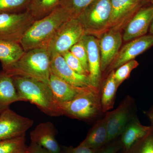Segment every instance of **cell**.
I'll return each mask as SVG.
<instances>
[{"label":"cell","mask_w":153,"mask_h":153,"mask_svg":"<svg viewBox=\"0 0 153 153\" xmlns=\"http://www.w3.org/2000/svg\"><path fill=\"white\" fill-rule=\"evenodd\" d=\"M71 18L65 9L58 6L46 16L35 20L19 43L25 52L36 48H47L57 30Z\"/></svg>","instance_id":"cell-1"},{"label":"cell","mask_w":153,"mask_h":153,"mask_svg":"<svg viewBox=\"0 0 153 153\" xmlns=\"http://www.w3.org/2000/svg\"><path fill=\"white\" fill-rule=\"evenodd\" d=\"M15 87L22 101L35 105L51 117L62 116L49 85L45 82L23 76H13Z\"/></svg>","instance_id":"cell-2"},{"label":"cell","mask_w":153,"mask_h":153,"mask_svg":"<svg viewBox=\"0 0 153 153\" xmlns=\"http://www.w3.org/2000/svg\"><path fill=\"white\" fill-rule=\"evenodd\" d=\"M51 57L46 47L25 52L16 63L2 70L11 76H20L39 80L49 85Z\"/></svg>","instance_id":"cell-3"},{"label":"cell","mask_w":153,"mask_h":153,"mask_svg":"<svg viewBox=\"0 0 153 153\" xmlns=\"http://www.w3.org/2000/svg\"><path fill=\"white\" fill-rule=\"evenodd\" d=\"M112 11L111 0H94L77 18L83 25L86 35L98 38L109 30Z\"/></svg>","instance_id":"cell-4"},{"label":"cell","mask_w":153,"mask_h":153,"mask_svg":"<svg viewBox=\"0 0 153 153\" xmlns=\"http://www.w3.org/2000/svg\"><path fill=\"white\" fill-rule=\"evenodd\" d=\"M62 115L80 120H89L102 111L99 89H91L70 101L58 102Z\"/></svg>","instance_id":"cell-5"},{"label":"cell","mask_w":153,"mask_h":153,"mask_svg":"<svg viewBox=\"0 0 153 153\" xmlns=\"http://www.w3.org/2000/svg\"><path fill=\"white\" fill-rule=\"evenodd\" d=\"M85 35L83 25L79 19H69L60 26L47 45V49L50 57L62 55L69 51Z\"/></svg>","instance_id":"cell-6"},{"label":"cell","mask_w":153,"mask_h":153,"mask_svg":"<svg viewBox=\"0 0 153 153\" xmlns=\"http://www.w3.org/2000/svg\"><path fill=\"white\" fill-rule=\"evenodd\" d=\"M35 19L28 10L0 13V40L19 43Z\"/></svg>","instance_id":"cell-7"},{"label":"cell","mask_w":153,"mask_h":153,"mask_svg":"<svg viewBox=\"0 0 153 153\" xmlns=\"http://www.w3.org/2000/svg\"><path fill=\"white\" fill-rule=\"evenodd\" d=\"M34 123L31 119L20 115L10 109L0 114V141L26 134Z\"/></svg>","instance_id":"cell-8"},{"label":"cell","mask_w":153,"mask_h":153,"mask_svg":"<svg viewBox=\"0 0 153 153\" xmlns=\"http://www.w3.org/2000/svg\"><path fill=\"white\" fill-rule=\"evenodd\" d=\"M112 16L109 30L120 31L149 0H111Z\"/></svg>","instance_id":"cell-9"},{"label":"cell","mask_w":153,"mask_h":153,"mask_svg":"<svg viewBox=\"0 0 153 153\" xmlns=\"http://www.w3.org/2000/svg\"><path fill=\"white\" fill-rule=\"evenodd\" d=\"M102 72L108 68L121 49L123 38L120 31L108 30L98 38Z\"/></svg>","instance_id":"cell-10"},{"label":"cell","mask_w":153,"mask_h":153,"mask_svg":"<svg viewBox=\"0 0 153 153\" xmlns=\"http://www.w3.org/2000/svg\"><path fill=\"white\" fill-rule=\"evenodd\" d=\"M153 46V35H145L128 41L121 48L112 63L108 67V72L115 70Z\"/></svg>","instance_id":"cell-11"},{"label":"cell","mask_w":153,"mask_h":153,"mask_svg":"<svg viewBox=\"0 0 153 153\" xmlns=\"http://www.w3.org/2000/svg\"><path fill=\"white\" fill-rule=\"evenodd\" d=\"M153 20V5L143 7L130 19L123 29V41L126 42L145 36Z\"/></svg>","instance_id":"cell-12"},{"label":"cell","mask_w":153,"mask_h":153,"mask_svg":"<svg viewBox=\"0 0 153 153\" xmlns=\"http://www.w3.org/2000/svg\"><path fill=\"white\" fill-rule=\"evenodd\" d=\"M82 39L87 50L89 81L93 87L99 89L102 71L98 39L92 35H85Z\"/></svg>","instance_id":"cell-13"},{"label":"cell","mask_w":153,"mask_h":153,"mask_svg":"<svg viewBox=\"0 0 153 153\" xmlns=\"http://www.w3.org/2000/svg\"><path fill=\"white\" fill-rule=\"evenodd\" d=\"M50 71L71 85L78 87L94 88L91 85L88 76L79 74L72 70L61 55H55L51 57Z\"/></svg>","instance_id":"cell-14"},{"label":"cell","mask_w":153,"mask_h":153,"mask_svg":"<svg viewBox=\"0 0 153 153\" xmlns=\"http://www.w3.org/2000/svg\"><path fill=\"white\" fill-rule=\"evenodd\" d=\"M57 131L50 122L38 124L30 133L31 142L41 146L52 153H61V149L56 140Z\"/></svg>","instance_id":"cell-15"},{"label":"cell","mask_w":153,"mask_h":153,"mask_svg":"<svg viewBox=\"0 0 153 153\" xmlns=\"http://www.w3.org/2000/svg\"><path fill=\"white\" fill-rule=\"evenodd\" d=\"M129 106L123 102L105 117L108 143L122 134L129 119Z\"/></svg>","instance_id":"cell-16"},{"label":"cell","mask_w":153,"mask_h":153,"mask_svg":"<svg viewBox=\"0 0 153 153\" xmlns=\"http://www.w3.org/2000/svg\"><path fill=\"white\" fill-rule=\"evenodd\" d=\"M49 85L58 102L70 101L90 89H97L93 87H78L71 85L52 73L50 74Z\"/></svg>","instance_id":"cell-17"},{"label":"cell","mask_w":153,"mask_h":153,"mask_svg":"<svg viewBox=\"0 0 153 153\" xmlns=\"http://www.w3.org/2000/svg\"><path fill=\"white\" fill-rule=\"evenodd\" d=\"M152 127L143 125L134 119L128 123L122 134L121 141L126 149L129 150L137 143L152 132Z\"/></svg>","instance_id":"cell-18"},{"label":"cell","mask_w":153,"mask_h":153,"mask_svg":"<svg viewBox=\"0 0 153 153\" xmlns=\"http://www.w3.org/2000/svg\"><path fill=\"white\" fill-rule=\"evenodd\" d=\"M22 101L17 92L12 76L0 71V114L10 108L12 103Z\"/></svg>","instance_id":"cell-19"},{"label":"cell","mask_w":153,"mask_h":153,"mask_svg":"<svg viewBox=\"0 0 153 153\" xmlns=\"http://www.w3.org/2000/svg\"><path fill=\"white\" fill-rule=\"evenodd\" d=\"M25 51L20 43L0 40V61L3 70H5L16 63Z\"/></svg>","instance_id":"cell-20"},{"label":"cell","mask_w":153,"mask_h":153,"mask_svg":"<svg viewBox=\"0 0 153 153\" xmlns=\"http://www.w3.org/2000/svg\"><path fill=\"white\" fill-rule=\"evenodd\" d=\"M108 134L105 118L97 122L80 145L98 150L107 143Z\"/></svg>","instance_id":"cell-21"},{"label":"cell","mask_w":153,"mask_h":153,"mask_svg":"<svg viewBox=\"0 0 153 153\" xmlns=\"http://www.w3.org/2000/svg\"><path fill=\"white\" fill-rule=\"evenodd\" d=\"M118 88L114 79V70H112L105 80L102 88L100 97L102 112H106L113 107Z\"/></svg>","instance_id":"cell-22"},{"label":"cell","mask_w":153,"mask_h":153,"mask_svg":"<svg viewBox=\"0 0 153 153\" xmlns=\"http://www.w3.org/2000/svg\"><path fill=\"white\" fill-rule=\"evenodd\" d=\"M60 0H31L27 10L35 19L46 16L59 6Z\"/></svg>","instance_id":"cell-23"},{"label":"cell","mask_w":153,"mask_h":153,"mask_svg":"<svg viewBox=\"0 0 153 153\" xmlns=\"http://www.w3.org/2000/svg\"><path fill=\"white\" fill-rule=\"evenodd\" d=\"M26 134L16 137L0 141V153H23L27 149Z\"/></svg>","instance_id":"cell-24"},{"label":"cell","mask_w":153,"mask_h":153,"mask_svg":"<svg viewBox=\"0 0 153 153\" xmlns=\"http://www.w3.org/2000/svg\"><path fill=\"white\" fill-rule=\"evenodd\" d=\"M94 0H60L59 5L65 9L72 18H76Z\"/></svg>","instance_id":"cell-25"},{"label":"cell","mask_w":153,"mask_h":153,"mask_svg":"<svg viewBox=\"0 0 153 153\" xmlns=\"http://www.w3.org/2000/svg\"><path fill=\"white\" fill-rule=\"evenodd\" d=\"M31 0H0V13H19L27 10Z\"/></svg>","instance_id":"cell-26"},{"label":"cell","mask_w":153,"mask_h":153,"mask_svg":"<svg viewBox=\"0 0 153 153\" xmlns=\"http://www.w3.org/2000/svg\"><path fill=\"white\" fill-rule=\"evenodd\" d=\"M139 65L138 62L134 59L123 64L114 70V79L118 87L128 78L132 70Z\"/></svg>","instance_id":"cell-27"},{"label":"cell","mask_w":153,"mask_h":153,"mask_svg":"<svg viewBox=\"0 0 153 153\" xmlns=\"http://www.w3.org/2000/svg\"><path fill=\"white\" fill-rule=\"evenodd\" d=\"M69 51L79 60L88 76L89 71L87 52L82 39L74 44Z\"/></svg>","instance_id":"cell-28"},{"label":"cell","mask_w":153,"mask_h":153,"mask_svg":"<svg viewBox=\"0 0 153 153\" xmlns=\"http://www.w3.org/2000/svg\"><path fill=\"white\" fill-rule=\"evenodd\" d=\"M61 55L64 58L68 66L72 70L79 74L88 76L87 73L83 68L80 61L70 51L64 52Z\"/></svg>","instance_id":"cell-29"},{"label":"cell","mask_w":153,"mask_h":153,"mask_svg":"<svg viewBox=\"0 0 153 153\" xmlns=\"http://www.w3.org/2000/svg\"><path fill=\"white\" fill-rule=\"evenodd\" d=\"M133 153H153V134L152 132L137 143Z\"/></svg>","instance_id":"cell-30"},{"label":"cell","mask_w":153,"mask_h":153,"mask_svg":"<svg viewBox=\"0 0 153 153\" xmlns=\"http://www.w3.org/2000/svg\"><path fill=\"white\" fill-rule=\"evenodd\" d=\"M97 150L93 149L85 146L79 144L76 147H67L64 150L63 153H95Z\"/></svg>","instance_id":"cell-31"},{"label":"cell","mask_w":153,"mask_h":153,"mask_svg":"<svg viewBox=\"0 0 153 153\" xmlns=\"http://www.w3.org/2000/svg\"><path fill=\"white\" fill-rule=\"evenodd\" d=\"M27 150L30 153H52L41 146L32 142L27 146Z\"/></svg>","instance_id":"cell-32"},{"label":"cell","mask_w":153,"mask_h":153,"mask_svg":"<svg viewBox=\"0 0 153 153\" xmlns=\"http://www.w3.org/2000/svg\"><path fill=\"white\" fill-rule=\"evenodd\" d=\"M120 147L118 145L113 144L101 150H97L95 153H116L119 149Z\"/></svg>","instance_id":"cell-33"},{"label":"cell","mask_w":153,"mask_h":153,"mask_svg":"<svg viewBox=\"0 0 153 153\" xmlns=\"http://www.w3.org/2000/svg\"><path fill=\"white\" fill-rule=\"evenodd\" d=\"M149 34L153 35V20L152 22V24H151L149 29Z\"/></svg>","instance_id":"cell-34"},{"label":"cell","mask_w":153,"mask_h":153,"mask_svg":"<svg viewBox=\"0 0 153 153\" xmlns=\"http://www.w3.org/2000/svg\"><path fill=\"white\" fill-rule=\"evenodd\" d=\"M23 153H30L27 150V149H26L25 150V151H24V152H23Z\"/></svg>","instance_id":"cell-35"},{"label":"cell","mask_w":153,"mask_h":153,"mask_svg":"<svg viewBox=\"0 0 153 153\" xmlns=\"http://www.w3.org/2000/svg\"><path fill=\"white\" fill-rule=\"evenodd\" d=\"M149 2L153 5V0H149Z\"/></svg>","instance_id":"cell-36"},{"label":"cell","mask_w":153,"mask_h":153,"mask_svg":"<svg viewBox=\"0 0 153 153\" xmlns=\"http://www.w3.org/2000/svg\"><path fill=\"white\" fill-rule=\"evenodd\" d=\"M152 120L153 122V112L152 114Z\"/></svg>","instance_id":"cell-37"}]
</instances>
